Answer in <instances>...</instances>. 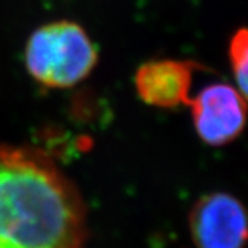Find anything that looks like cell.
Instances as JSON below:
<instances>
[{"mask_svg":"<svg viewBox=\"0 0 248 248\" xmlns=\"http://www.w3.org/2000/svg\"><path fill=\"white\" fill-rule=\"evenodd\" d=\"M196 68L193 62L177 60L145 62L135 73L138 97L151 107L163 109L187 104Z\"/></svg>","mask_w":248,"mask_h":248,"instance_id":"5b68a950","label":"cell"},{"mask_svg":"<svg viewBox=\"0 0 248 248\" xmlns=\"http://www.w3.org/2000/svg\"><path fill=\"white\" fill-rule=\"evenodd\" d=\"M187 105L200 140L223 146L239 137L246 124V97L231 84L215 83L203 89Z\"/></svg>","mask_w":248,"mask_h":248,"instance_id":"277c9868","label":"cell"},{"mask_svg":"<svg viewBox=\"0 0 248 248\" xmlns=\"http://www.w3.org/2000/svg\"><path fill=\"white\" fill-rule=\"evenodd\" d=\"M97 61V46L79 24L72 21L37 28L25 48L29 75L48 89L76 86L93 72Z\"/></svg>","mask_w":248,"mask_h":248,"instance_id":"7a4b0ae2","label":"cell"},{"mask_svg":"<svg viewBox=\"0 0 248 248\" xmlns=\"http://www.w3.org/2000/svg\"><path fill=\"white\" fill-rule=\"evenodd\" d=\"M79 189L40 149L0 145V248H86Z\"/></svg>","mask_w":248,"mask_h":248,"instance_id":"6da1fadb","label":"cell"},{"mask_svg":"<svg viewBox=\"0 0 248 248\" xmlns=\"http://www.w3.org/2000/svg\"><path fill=\"white\" fill-rule=\"evenodd\" d=\"M229 60L239 86V91L244 97H247L248 33L246 29H239L232 36L229 43Z\"/></svg>","mask_w":248,"mask_h":248,"instance_id":"8992f818","label":"cell"},{"mask_svg":"<svg viewBox=\"0 0 248 248\" xmlns=\"http://www.w3.org/2000/svg\"><path fill=\"white\" fill-rule=\"evenodd\" d=\"M187 223L196 248H244L247 243L246 208L237 197L225 192L200 197Z\"/></svg>","mask_w":248,"mask_h":248,"instance_id":"3957f363","label":"cell"}]
</instances>
